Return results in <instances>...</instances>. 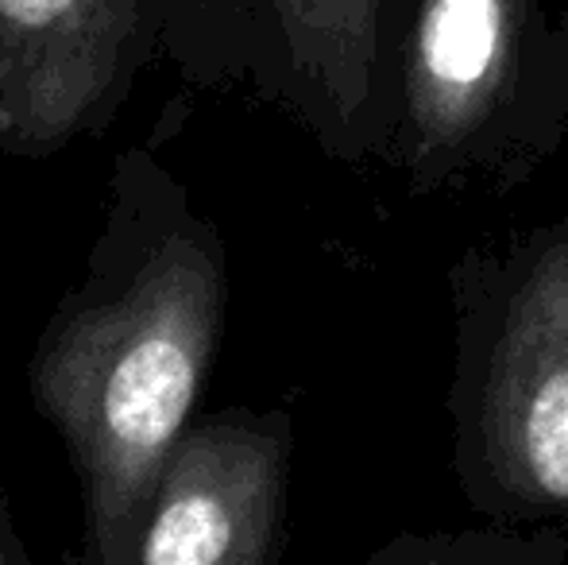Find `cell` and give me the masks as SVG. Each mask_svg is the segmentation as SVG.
Returning a JSON list of instances; mask_svg holds the SVG:
<instances>
[{
    "label": "cell",
    "mask_w": 568,
    "mask_h": 565,
    "mask_svg": "<svg viewBox=\"0 0 568 565\" xmlns=\"http://www.w3.org/2000/svg\"><path fill=\"white\" fill-rule=\"evenodd\" d=\"M229 314L221 229L148 148L116 155L105 218L28 361L36 415L82 496L85 565H135L166 450L197 415Z\"/></svg>",
    "instance_id": "cell-1"
},
{
    "label": "cell",
    "mask_w": 568,
    "mask_h": 565,
    "mask_svg": "<svg viewBox=\"0 0 568 565\" xmlns=\"http://www.w3.org/2000/svg\"><path fill=\"white\" fill-rule=\"evenodd\" d=\"M568 137V12L549 0H406L372 163L414 194L523 190Z\"/></svg>",
    "instance_id": "cell-2"
},
{
    "label": "cell",
    "mask_w": 568,
    "mask_h": 565,
    "mask_svg": "<svg viewBox=\"0 0 568 565\" xmlns=\"http://www.w3.org/2000/svg\"><path fill=\"white\" fill-rule=\"evenodd\" d=\"M453 473L495 523L568 519V218L449 268Z\"/></svg>",
    "instance_id": "cell-3"
},
{
    "label": "cell",
    "mask_w": 568,
    "mask_h": 565,
    "mask_svg": "<svg viewBox=\"0 0 568 565\" xmlns=\"http://www.w3.org/2000/svg\"><path fill=\"white\" fill-rule=\"evenodd\" d=\"M166 23L171 0H0V151L39 163L105 137Z\"/></svg>",
    "instance_id": "cell-4"
},
{
    "label": "cell",
    "mask_w": 568,
    "mask_h": 565,
    "mask_svg": "<svg viewBox=\"0 0 568 565\" xmlns=\"http://www.w3.org/2000/svg\"><path fill=\"white\" fill-rule=\"evenodd\" d=\"M291 453L286 407L194 415L159 468L135 565H275Z\"/></svg>",
    "instance_id": "cell-5"
},
{
    "label": "cell",
    "mask_w": 568,
    "mask_h": 565,
    "mask_svg": "<svg viewBox=\"0 0 568 565\" xmlns=\"http://www.w3.org/2000/svg\"><path fill=\"white\" fill-rule=\"evenodd\" d=\"M252 78L337 163H372L387 0H247Z\"/></svg>",
    "instance_id": "cell-6"
},
{
    "label": "cell",
    "mask_w": 568,
    "mask_h": 565,
    "mask_svg": "<svg viewBox=\"0 0 568 565\" xmlns=\"http://www.w3.org/2000/svg\"><path fill=\"white\" fill-rule=\"evenodd\" d=\"M568 546L554 531H541L534 538H518L507 531H476V535H449V538H398L375 562H557Z\"/></svg>",
    "instance_id": "cell-7"
},
{
    "label": "cell",
    "mask_w": 568,
    "mask_h": 565,
    "mask_svg": "<svg viewBox=\"0 0 568 565\" xmlns=\"http://www.w3.org/2000/svg\"><path fill=\"white\" fill-rule=\"evenodd\" d=\"M0 565H31V554L23 546L20 531H16V515H12V500L0 488Z\"/></svg>",
    "instance_id": "cell-8"
},
{
    "label": "cell",
    "mask_w": 568,
    "mask_h": 565,
    "mask_svg": "<svg viewBox=\"0 0 568 565\" xmlns=\"http://www.w3.org/2000/svg\"><path fill=\"white\" fill-rule=\"evenodd\" d=\"M403 8H406V0H387V39H390V31H395V20L403 16ZM387 59V54H383Z\"/></svg>",
    "instance_id": "cell-9"
}]
</instances>
